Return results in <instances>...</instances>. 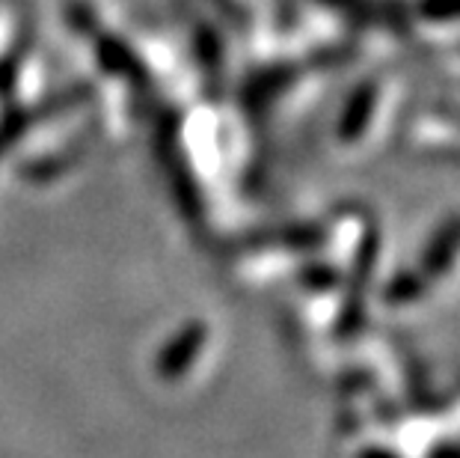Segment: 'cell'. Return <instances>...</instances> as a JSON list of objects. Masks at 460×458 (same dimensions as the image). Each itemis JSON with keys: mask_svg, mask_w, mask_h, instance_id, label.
Wrapping results in <instances>:
<instances>
[{"mask_svg": "<svg viewBox=\"0 0 460 458\" xmlns=\"http://www.w3.org/2000/svg\"><path fill=\"white\" fill-rule=\"evenodd\" d=\"M99 60L107 72H113V75H122L125 81H131V84H143L146 81V72H143V66L140 60L125 48V42H119V39H113V36H104L102 42H99Z\"/></svg>", "mask_w": 460, "mask_h": 458, "instance_id": "2", "label": "cell"}, {"mask_svg": "<svg viewBox=\"0 0 460 458\" xmlns=\"http://www.w3.org/2000/svg\"><path fill=\"white\" fill-rule=\"evenodd\" d=\"M205 337H208V328L199 325V321H190L188 328L179 330L166 348L155 360V373H158L164 382H175L179 375H184L190 369V364L197 360V355L202 352Z\"/></svg>", "mask_w": 460, "mask_h": 458, "instance_id": "1", "label": "cell"}]
</instances>
